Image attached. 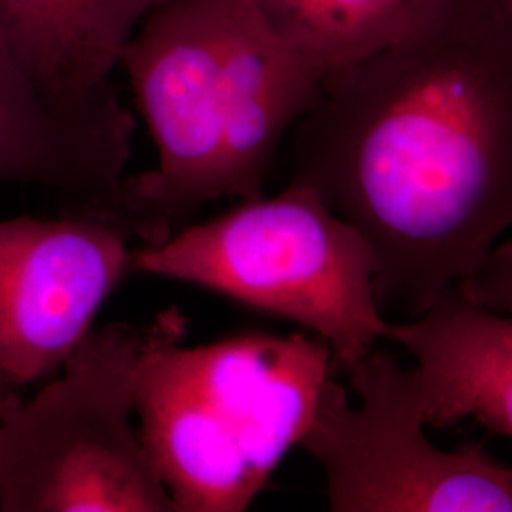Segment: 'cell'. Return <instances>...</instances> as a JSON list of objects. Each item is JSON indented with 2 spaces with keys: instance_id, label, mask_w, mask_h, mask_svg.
Listing matches in <instances>:
<instances>
[{
  "instance_id": "cell-1",
  "label": "cell",
  "mask_w": 512,
  "mask_h": 512,
  "mask_svg": "<svg viewBox=\"0 0 512 512\" xmlns=\"http://www.w3.org/2000/svg\"><path fill=\"white\" fill-rule=\"evenodd\" d=\"M283 148L289 181L365 236L389 321L456 293L512 228V31L495 0H444L330 74Z\"/></svg>"
},
{
  "instance_id": "cell-2",
  "label": "cell",
  "mask_w": 512,
  "mask_h": 512,
  "mask_svg": "<svg viewBox=\"0 0 512 512\" xmlns=\"http://www.w3.org/2000/svg\"><path fill=\"white\" fill-rule=\"evenodd\" d=\"M120 69L156 145V164L124 179L118 203L143 245L207 203L262 196L327 80L245 0H169L129 40Z\"/></svg>"
},
{
  "instance_id": "cell-3",
  "label": "cell",
  "mask_w": 512,
  "mask_h": 512,
  "mask_svg": "<svg viewBox=\"0 0 512 512\" xmlns=\"http://www.w3.org/2000/svg\"><path fill=\"white\" fill-rule=\"evenodd\" d=\"M184 336L179 308L147 325L139 435L177 512L245 511L308 433L332 351L306 330L192 348Z\"/></svg>"
},
{
  "instance_id": "cell-4",
  "label": "cell",
  "mask_w": 512,
  "mask_h": 512,
  "mask_svg": "<svg viewBox=\"0 0 512 512\" xmlns=\"http://www.w3.org/2000/svg\"><path fill=\"white\" fill-rule=\"evenodd\" d=\"M131 272L294 323L323 340L342 370L389 340L368 241L306 184L289 181L275 196L239 200L215 219L133 249Z\"/></svg>"
},
{
  "instance_id": "cell-5",
  "label": "cell",
  "mask_w": 512,
  "mask_h": 512,
  "mask_svg": "<svg viewBox=\"0 0 512 512\" xmlns=\"http://www.w3.org/2000/svg\"><path fill=\"white\" fill-rule=\"evenodd\" d=\"M147 327H93L33 399L0 414V512H177L133 429Z\"/></svg>"
},
{
  "instance_id": "cell-6",
  "label": "cell",
  "mask_w": 512,
  "mask_h": 512,
  "mask_svg": "<svg viewBox=\"0 0 512 512\" xmlns=\"http://www.w3.org/2000/svg\"><path fill=\"white\" fill-rule=\"evenodd\" d=\"M329 378L300 446L321 467L332 512H512V467L480 444L427 437L420 372L385 349Z\"/></svg>"
},
{
  "instance_id": "cell-7",
  "label": "cell",
  "mask_w": 512,
  "mask_h": 512,
  "mask_svg": "<svg viewBox=\"0 0 512 512\" xmlns=\"http://www.w3.org/2000/svg\"><path fill=\"white\" fill-rule=\"evenodd\" d=\"M129 238L88 207L0 220V374L23 387L61 370L131 272Z\"/></svg>"
},
{
  "instance_id": "cell-8",
  "label": "cell",
  "mask_w": 512,
  "mask_h": 512,
  "mask_svg": "<svg viewBox=\"0 0 512 512\" xmlns=\"http://www.w3.org/2000/svg\"><path fill=\"white\" fill-rule=\"evenodd\" d=\"M135 133L118 95L73 107L46 97L0 38V186H44L116 217Z\"/></svg>"
},
{
  "instance_id": "cell-9",
  "label": "cell",
  "mask_w": 512,
  "mask_h": 512,
  "mask_svg": "<svg viewBox=\"0 0 512 512\" xmlns=\"http://www.w3.org/2000/svg\"><path fill=\"white\" fill-rule=\"evenodd\" d=\"M389 340L420 372L429 427L471 420L512 439V315L452 293L412 321H391Z\"/></svg>"
},
{
  "instance_id": "cell-10",
  "label": "cell",
  "mask_w": 512,
  "mask_h": 512,
  "mask_svg": "<svg viewBox=\"0 0 512 512\" xmlns=\"http://www.w3.org/2000/svg\"><path fill=\"white\" fill-rule=\"evenodd\" d=\"M169 0H0V38L40 92L84 107L116 93L110 76L143 21Z\"/></svg>"
},
{
  "instance_id": "cell-11",
  "label": "cell",
  "mask_w": 512,
  "mask_h": 512,
  "mask_svg": "<svg viewBox=\"0 0 512 512\" xmlns=\"http://www.w3.org/2000/svg\"><path fill=\"white\" fill-rule=\"evenodd\" d=\"M264 25L325 74L378 54L444 0H245Z\"/></svg>"
},
{
  "instance_id": "cell-12",
  "label": "cell",
  "mask_w": 512,
  "mask_h": 512,
  "mask_svg": "<svg viewBox=\"0 0 512 512\" xmlns=\"http://www.w3.org/2000/svg\"><path fill=\"white\" fill-rule=\"evenodd\" d=\"M456 293L484 310L512 315V239L497 243L475 274L459 285Z\"/></svg>"
},
{
  "instance_id": "cell-13",
  "label": "cell",
  "mask_w": 512,
  "mask_h": 512,
  "mask_svg": "<svg viewBox=\"0 0 512 512\" xmlns=\"http://www.w3.org/2000/svg\"><path fill=\"white\" fill-rule=\"evenodd\" d=\"M21 387L12 384L4 374H0V414L6 412L14 403L21 399Z\"/></svg>"
},
{
  "instance_id": "cell-14",
  "label": "cell",
  "mask_w": 512,
  "mask_h": 512,
  "mask_svg": "<svg viewBox=\"0 0 512 512\" xmlns=\"http://www.w3.org/2000/svg\"><path fill=\"white\" fill-rule=\"evenodd\" d=\"M495 6L499 8L501 16L505 19V23L509 25L512 31V0H495Z\"/></svg>"
}]
</instances>
